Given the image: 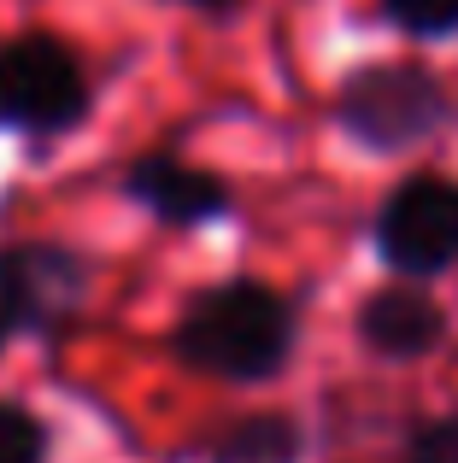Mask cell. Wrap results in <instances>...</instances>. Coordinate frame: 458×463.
I'll return each mask as SVG.
<instances>
[{
	"instance_id": "obj_8",
	"label": "cell",
	"mask_w": 458,
	"mask_h": 463,
	"mask_svg": "<svg viewBox=\"0 0 458 463\" xmlns=\"http://www.w3.org/2000/svg\"><path fill=\"white\" fill-rule=\"evenodd\" d=\"M300 434L288 417H247L212 440V463H294Z\"/></svg>"
},
{
	"instance_id": "obj_13",
	"label": "cell",
	"mask_w": 458,
	"mask_h": 463,
	"mask_svg": "<svg viewBox=\"0 0 458 463\" xmlns=\"http://www.w3.org/2000/svg\"><path fill=\"white\" fill-rule=\"evenodd\" d=\"M0 340H6V317H0Z\"/></svg>"
},
{
	"instance_id": "obj_4",
	"label": "cell",
	"mask_w": 458,
	"mask_h": 463,
	"mask_svg": "<svg viewBox=\"0 0 458 463\" xmlns=\"http://www.w3.org/2000/svg\"><path fill=\"white\" fill-rule=\"evenodd\" d=\"M382 259L394 270H447L458 259V182L447 176H412L406 188H394V200L382 205Z\"/></svg>"
},
{
	"instance_id": "obj_5",
	"label": "cell",
	"mask_w": 458,
	"mask_h": 463,
	"mask_svg": "<svg viewBox=\"0 0 458 463\" xmlns=\"http://www.w3.org/2000/svg\"><path fill=\"white\" fill-rule=\"evenodd\" d=\"M82 259L65 247H47V241H18V247H0V317L12 323L47 328L59 317H71L82 306Z\"/></svg>"
},
{
	"instance_id": "obj_1",
	"label": "cell",
	"mask_w": 458,
	"mask_h": 463,
	"mask_svg": "<svg viewBox=\"0 0 458 463\" xmlns=\"http://www.w3.org/2000/svg\"><path fill=\"white\" fill-rule=\"evenodd\" d=\"M288 340H294V323H288V306L259 282H229L200 294L195 306L183 311V328H177V352L183 364L206 375H271L282 364Z\"/></svg>"
},
{
	"instance_id": "obj_9",
	"label": "cell",
	"mask_w": 458,
	"mask_h": 463,
	"mask_svg": "<svg viewBox=\"0 0 458 463\" xmlns=\"http://www.w3.org/2000/svg\"><path fill=\"white\" fill-rule=\"evenodd\" d=\"M42 452H47L42 422L18 405H0V463H42Z\"/></svg>"
},
{
	"instance_id": "obj_2",
	"label": "cell",
	"mask_w": 458,
	"mask_h": 463,
	"mask_svg": "<svg viewBox=\"0 0 458 463\" xmlns=\"http://www.w3.org/2000/svg\"><path fill=\"white\" fill-rule=\"evenodd\" d=\"M89 118V71L77 47L47 30L0 42V129L18 136H65Z\"/></svg>"
},
{
	"instance_id": "obj_7",
	"label": "cell",
	"mask_w": 458,
	"mask_h": 463,
	"mask_svg": "<svg viewBox=\"0 0 458 463\" xmlns=\"http://www.w3.org/2000/svg\"><path fill=\"white\" fill-rule=\"evenodd\" d=\"M365 340L377 352H388V358H417V352H429L441 340V311L417 294L388 288V294H377L365 306Z\"/></svg>"
},
{
	"instance_id": "obj_11",
	"label": "cell",
	"mask_w": 458,
	"mask_h": 463,
	"mask_svg": "<svg viewBox=\"0 0 458 463\" xmlns=\"http://www.w3.org/2000/svg\"><path fill=\"white\" fill-rule=\"evenodd\" d=\"M412 463H458V417L435 422V429L412 446Z\"/></svg>"
},
{
	"instance_id": "obj_6",
	"label": "cell",
	"mask_w": 458,
	"mask_h": 463,
	"mask_svg": "<svg viewBox=\"0 0 458 463\" xmlns=\"http://www.w3.org/2000/svg\"><path fill=\"white\" fill-rule=\"evenodd\" d=\"M124 188H129V200H141L159 223H177V229L206 223V217H218L229 205V188L218 176H206V170L183 165V158H171V153L136 158L129 176H124Z\"/></svg>"
},
{
	"instance_id": "obj_3",
	"label": "cell",
	"mask_w": 458,
	"mask_h": 463,
	"mask_svg": "<svg viewBox=\"0 0 458 463\" xmlns=\"http://www.w3.org/2000/svg\"><path fill=\"white\" fill-rule=\"evenodd\" d=\"M447 118V94L417 65H365L341 89V124L365 147H412Z\"/></svg>"
},
{
	"instance_id": "obj_10",
	"label": "cell",
	"mask_w": 458,
	"mask_h": 463,
	"mask_svg": "<svg viewBox=\"0 0 458 463\" xmlns=\"http://www.w3.org/2000/svg\"><path fill=\"white\" fill-rule=\"evenodd\" d=\"M382 12H388L400 30H412V35L458 30V0H382Z\"/></svg>"
},
{
	"instance_id": "obj_12",
	"label": "cell",
	"mask_w": 458,
	"mask_h": 463,
	"mask_svg": "<svg viewBox=\"0 0 458 463\" xmlns=\"http://www.w3.org/2000/svg\"><path fill=\"white\" fill-rule=\"evenodd\" d=\"M188 6H195V12H229L235 0H188Z\"/></svg>"
}]
</instances>
